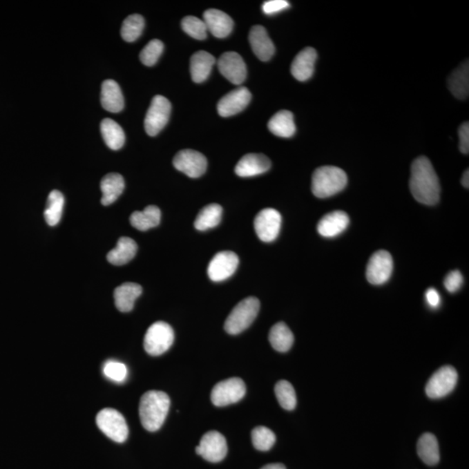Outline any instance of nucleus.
Instances as JSON below:
<instances>
[{
    "label": "nucleus",
    "mask_w": 469,
    "mask_h": 469,
    "mask_svg": "<svg viewBox=\"0 0 469 469\" xmlns=\"http://www.w3.org/2000/svg\"><path fill=\"white\" fill-rule=\"evenodd\" d=\"M411 193L417 202L426 205L437 204L440 199L441 186L433 165L426 157H420L411 166Z\"/></svg>",
    "instance_id": "obj_1"
},
{
    "label": "nucleus",
    "mask_w": 469,
    "mask_h": 469,
    "mask_svg": "<svg viewBox=\"0 0 469 469\" xmlns=\"http://www.w3.org/2000/svg\"><path fill=\"white\" fill-rule=\"evenodd\" d=\"M171 400L163 391L151 390L143 394L140 403V417L145 430L155 432L163 426L170 410Z\"/></svg>",
    "instance_id": "obj_2"
},
{
    "label": "nucleus",
    "mask_w": 469,
    "mask_h": 469,
    "mask_svg": "<svg viewBox=\"0 0 469 469\" xmlns=\"http://www.w3.org/2000/svg\"><path fill=\"white\" fill-rule=\"evenodd\" d=\"M347 183V177L342 169L322 166L312 175V192L318 198H327L339 193Z\"/></svg>",
    "instance_id": "obj_3"
},
{
    "label": "nucleus",
    "mask_w": 469,
    "mask_h": 469,
    "mask_svg": "<svg viewBox=\"0 0 469 469\" xmlns=\"http://www.w3.org/2000/svg\"><path fill=\"white\" fill-rule=\"evenodd\" d=\"M258 298H247L238 303L225 320L224 329L229 335H238L248 329L259 312Z\"/></svg>",
    "instance_id": "obj_4"
},
{
    "label": "nucleus",
    "mask_w": 469,
    "mask_h": 469,
    "mask_svg": "<svg viewBox=\"0 0 469 469\" xmlns=\"http://www.w3.org/2000/svg\"><path fill=\"white\" fill-rule=\"evenodd\" d=\"M97 427L106 437L116 443H122L126 441L129 428L122 414L114 408H104L97 414Z\"/></svg>",
    "instance_id": "obj_5"
},
{
    "label": "nucleus",
    "mask_w": 469,
    "mask_h": 469,
    "mask_svg": "<svg viewBox=\"0 0 469 469\" xmlns=\"http://www.w3.org/2000/svg\"><path fill=\"white\" fill-rule=\"evenodd\" d=\"M174 342V332L170 325L164 322L153 323L148 329L144 339L145 351L157 356L166 352Z\"/></svg>",
    "instance_id": "obj_6"
},
{
    "label": "nucleus",
    "mask_w": 469,
    "mask_h": 469,
    "mask_svg": "<svg viewBox=\"0 0 469 469\" xmlns=\"http://www.w3.org/2000/svg\"><path fill=\"white\" fill-rule=\"evenodd\" d=\"M171 111V103L166 97H153L144 119L145 131L149 136H157L164 129L170 119Z\"/></svg>",
    "instance_id": "obj_7"
},
{
    "label": "nucleus",
    "mask_w": 469,
    "mask_h": 469,
    "mask_svg": "<svg viewBox=\"0 0 469 469\" xmlns=\"http://www.w3.org/2000/svg\"><path fill=\"white\" fill-rule=\"evenodd\" d=\"M246 386L240 378H229L222 381L213 387L211 392L212 403L217 407L228 406L238 403L244 398Z\"/></svg>",
    "instance_id": "obj_8"
},
{
    "label": "nucleus",
    "mask_w": 469,
    "mask_h": 469,
    "mask_svg": "<svg viewBox=\"0 0 469 469\" xmlns=\"http://www.w3.org/2000/svg\"><path fill=\"white\" fill-rule=\"evenodd\" d=\"M458 374L454 367L444 366L430 377L426 385L427 396L431 399H439L448 396L457 386Z\"/></svg>",
    "instance_id": "obj_9"
},
{
    "label": "nucleus",
    "mask_w": 469,
    "mask_h": 469,
    "mask_svg": "<svg viewBox=\"0 0 469 469\" xmlns=\"http://www.w3.org/2000/svg\"><path fill=\"white\" fill-rule=\"evenodd\" d=\"M393 258L390 253L379 251L371 256L367 262L366 278L374 285H382L389 281L393 272Z\"/></svg>",
    "instance_id": "obj_10"
},
{
    "label": "nucleus",
    "mask_w": 469,
    "mask_h": 469,
    "mask_svg": "<svg viewBox=\"0 0 469 469\" xmlns=\"http://www.w3.org/2000/svg\"><path fill=\"white\" fill-rule=\"evenodd\" d=\"M281 214L275 209L267 208L259 212L255 218L254 227L260 240L271 242L278 237L281 229Z\"/></svg>",
    "instance_id": "obj_11"
},
{
    "label": "nucleus",
    "mask_w": 469,
    "mask_h": 469,
    "mask_svg": "<svg viewBox=\"0 0 469 469\" xmlns=\"http://www.w3.org/2000/svg\"><path fill=\"white\" fill-rule=\"evenodd\" d=\"M195 452L204 460L216 463L224 460L227 454V441L224 435L218 431L207 432L202 437L200 444L195 448Z\"/></svg>",
    "instance_id": "obj_12"
},
{
    "label": "nucleus",
    "mask_w": 469,
    "mask_h": 469,
    "mask_svg": "<svg viewBox=\"0 0 469 469\" xmlns=\"http://www.w3.org/2000/svg\"><path fill=\"white\" fill-rule=\"evenodd\" d=\"M239 258L232 251H221L214 256L208 266L209 278L213 282H222L237 271Z\"/></svg>",
    "instance_id": "obj_13"
},
{
    "label": "nucleus",
    "mask_w": 469,
    "mask_h": 469,
    "mask_svg": "<svg viewBox=\"0 0 469 469\" xmlns=\"http://www.w3.org/2000/svg\"><path fill=\"white\" fill-rule=\"evenodd\" d=\"M174 167L188 177L197 178L204 174L207 169V160L200 153L194 150L180 151L173 160Z\"/></svg>",
    "instance_id": "obj_14"
},
{
    "label": "nucleus",
    "mask_w": 469,
    "mask_h": 469,
    "mask_svg": "<svg viewBox=\"0 0 469 469\" xmlns=\"http://www.w3.org/2000/svg\"><path fill=\"white\" fill-rule=\"evenodd\" d=\"M218 66L222 75L232 84H241L247 76V68L244 59L237 52H228L222 54L218 59Z\"/></svg>",
    "instance_id": "obj_15"
},
{
    "label": "nucleus",
    "mask_w": 469,
    "mask_h": 469,
    "mask_svg": "<svg viewBox=\"0 0 469 469\" xmlns=\"http://www.w3.org/2000/svg\"><path fill=\"white\" fill-rule=\"evenodd\" d=\"M251 99V94L246 87H239L238 89L226 94L222 97L218 104V111L220 116L231 117L240 113L248 106Z\"/></svg>",
    "instance_id": "obj_16"
},
{
    "label": "nucleus",
    "mask_w": 469,
    "mask_h": 469,
    "mask_svg": "<svg viewBox=\"0 0 469 469\" xmlns=\"http://www.w3.org/2000/svg\"><path fill=\"white\" fill-rule=\"evenodd\" d=\"M271 162L265 155L251 153L245 155L235 168L236 174L241 178H251L268 171Z\"/></svg>",
    "instance_id": "obj_17"
},
{
    "label": "nucleus",
    "mask_w": 469,
    "mask_h": 469,
    "mask_svg": "<svg viewBox=\"0 0 469 469\" xmlns=\"http://www.w3.org/2000/svg\"><path fill=\"white\" fill-rule=\"evenodd\" d=\"M253 52L262 61H268L275 53V46L262 26H253L249 36Z\"/></svg>",
    "instance_id": "obj_18"
},
{
    "label": "nucleus",
    "mask_w": 469,
    "mask_h": 469,
    "mask_svg": "<svg viewBox=\"0 0 469 469\" xmlns=\"http://www.w3.org/2000/svg\"><path fill=\"white\" fill-rule=\"evenodd\" d=\"M204 21L208 31L218 39H224L231 35L234 26V22L231 17L217 9H209L205 11Z\"/></svg>",
    "instance_id": "obj_19"
},
{
    "label": "nucleus",
    "mask_w": 469,
    "mask_h": 469,
    "mask_svg": "<svg viewBox=\"0 0 469 469\" xmlns=\"http://www.w3.org/2000/svg\"><path fill=\"white\" fill-rule=\"evenodd\" d=\"M349 224L350 218L345 212L333 211L320 219L317 224V231L323 237L335 238L345 231Z\"/></svg>",
    "instance_id": "obj_20"
},
{
    "label": "nucleus",
    "mask_w": 469,
    "mask_h": 469,
    "mask_svg": "<svg viewBox=\"0 0 469 469\" xmlns=\"http://www.w3.org/2000/svg\"><path fill=\"white\" fill-rule=\"evenodd\" d=\"M317 59L316 50L307 47L295 57L291 65V73L296 79L306 81L312 77Z\"/></svg>",
    "instance_id": "obj_21"
},
{
    "label": "nucleus",
    "mask_w": 469,
    "mask_h": 469,
    "mask_svg": "<svg viewBox=\"0 0 469 469\" xmlns=\"http://www.w3.org/2000/svg\"><path fill=\"white\" fill-rule=\"evenodd\" d=\"M143 289L135 283H124L114 290L115 305L121 312H130L135 302L140 298Z\"/></svg>",
    "instance_id": "obj_22"
},
{
    "label": "nucleus",
    "mask_w": 469,
    "mask_h": 469,
    "mask_svg": "<svg viewBox=\"0 0 469 469\" xmlns=\"http://www.w3.org/2000/svg\"><path fill=\"white\" fill-rule=\"evenodd\" d=\"M101 104L110 113H119L124 109V97L119 84L113 79L104 81L101 90Z\"/></svg>",
    "instance_id": "obj_23"
},
{
    "label": "nucleus",
    "mask_w": 469,
    "mask_h": 469,
    "mask_svg": "<svg viewBox=\"0 0 469 469\" xmlns=\"http://www.w3.org/2000/svg\"><path fill=\"white\" fill-rule=\"evenodd\" d=\"M216 62L211 53L199 50L191 59V74L195 83H202L210 76L212 67Z\"/></svg>",
    "instance_id": "obj_24"
},
{
    "label": "nucleus",
    "mask_w": 469,
    "mask_h": 469,
    "mask_svg": "<svg viewBox=\"0 0 469 469\" xmlns=\"http://www.w3.org/2000/svg\"><path fill=\"white\" fill-rule=\"evenodd\" d=\"M448 89L458 99H467L469 94L468 60L459 66L448 77Z\"/></svg>",
    "instance_id": "obj_25"
},
{
    "label": "nucleus",
    "mask_w": 469,
    "mask_h": 469,
    "mask_svg": "<svg viewBox=\"0 0 469 469\" xmlns=\"http://www.w3.org/2000/svg\"><path fill=\"white\" fill-rule=\"evenodd\" d=\"M101 191L103 195L101 202L104 207L113 204L124 189V180L122 175L117 173H110L104 175L100 184Z\"/></svg>",
    "instance_id": "obj_26"
},
{
    "label": "nucleus",
    "mask_w": 469,
    "mask_h": 469,
    "mask_svg": "<svg viewBox=\"0 0 469 469\" xmlns=\"http://www.w3.org/2000/svg\"><path fill=\"white\" fill-rule=\"evenodd\" d=\"M137 251V245L133 239L121 238L116 247L108 253L107 260L113 265H124L134 258Z\"/></svg>",
    "instance_id": "obj_27"
},
{
    "label": "nucleus",
    "mask_w": 469,
    "mask_h": 469,
    "mask_svg": "<svg viewBox=\"0 0 469 469\" xmlns=\"http://www.w3.org/2000/svg\"><path fill=\"white\" fill-rule=\"evenodd\" d=\"M417 453L425 464L437 465L440 461V451L437 437L430 433L421 435L417 443Z\"/></svg>",
    "instance_id": "obj_28"
},
{
    "label": "nucleus",
    "mask_w": 469,
    "mask_h": 469,
    "mask_svg": "<svg viewBox=\"0 0 469 469\" xmlns=\"http://www.w3.org/2000/svg\"><path fill=\"white\" fill-rule=\"evenodd\" d=\"M269 130L276 136L290 137L296 133V124L292 113L280 111L273 116L268 124Z\"/></svg>",
    "instance_id": "obj_29"
},
{
    "label": "nucleus",
    "mask_w": 469,
    "mask_h": 469,
    "mask_svg": "<svg viewBox=\"0 0 469 469\" xmlns=\"http://www.w3.org/2000/svg\"><path fill=\"white\" fill-rule=\"evenodd\" d=\"M160 220L161 211L155 205L147 207L143 211H135L130 218L131 225L141 231L157 227L160 224Z\"/></svg>",
    "instance_id": "obj_30"
},
{
    "label": "nucleus",
    "mask_w": 469,
    "mask_h": 469,
    "mask_svg": "<svg viewBox=\"0 0 469 469\" xmlns=\"http://www.w3.org/2000/svg\"><path fill=\"white\" fill-rule=\"evenodd\" d=\"M101 133L108 147L111 150L117 151L123 147L126 142L122 127L111 119H106L100 124Z\"/></svg>",
    "instance_id": "obj_31"
},
{
    "label": "nucleus",
    "mask_w": 469,
    "mask_h": 469,
    "mask_svg": "<svg viewBox=\"0 0 469 469\" xmlns=\"http://www.w3.org/2000/svg\"><path fill=\"white\" fill-rule=\"evenodd\" d=\"M269 341L278 352H287L294 343V336L285 323H278L269 332Z\"/></svg>",
    "instance_id": "obj_32"
},
{
    "label": "nucleus",
    "mask_w": 469,
    "mask_h": 469,
    "mask_svg": "<svg viewBox=\"0 0 469 469\" xmlns=\"http://www.w3.org/2000/svg\"><path fill=\"white\" fill-rule=\"evenodd\" d=\"M222 209L220 205L211 204L202 208L195 218L194 225L198 231H204L220 224Z\"/></svg>",
    "instance_id": "obj_33"
},
{
    "label": "nucleus",
    "mask_w": 469,
    "mask_h": 469,
    "mask_svg": "<svg viewBox=\"0 0 469 469\" xmlns=\"http://www.w3.org/2000/svg\"><path fill=\"white\" fill-rule=\"evenodd\" d=\"M65 198L61 192L52 191L47 199L46 208L45 210V218L47 224L50 226H55L59 224L61 219Z\"/></svg>",
    "instance_id": "obj_34"
},
{
    "label": "nucleus",
    "mask_w": 469,
    "mask_h": 469,
    "mask_svg": "<svg viewBox=\"0 0 469 469\" xmlns=\"http://www.w3.org/2000/svg\"><path fill=\"white\" fill-rule=\"evenodd\" d=\"M276 399L283 408L293 410L296 406V394L294 387L288 381H279L275 386Z\"/></svg>",
    "instance_id": "obj_35"
},
{
    "label": "nucleus",
    "mask_w": 469,
    "mask_h": 469,
    "mask_svg": "<svg viewBox=\"0 0 469 469\" xmlns=\"http://www.w3.org/2000/svg\"><path fill=\"white\" fill-rule=\"evenodd\" d=\"M144 19L140 15L127 17L121 28V36L126 42H133L137 40L143 32Z\"/></svg>",
    "instance_id": "obj_36"
},
{
    "label": "nucleus",
    "mask_w": 469,
    "mask_h": 469,
    "mask_svg": "<svg viewBox=\"0 0 469 469\" xmlns=\"http://www.w3.org/2000/svg\"><path fill=\"white\" fill-rule=\"evenodd\" d=\"M252 443L259 451H268L274 446L276 434L269 428L259 426L254 428L251 433Z\"/></svg>",
    "instance_id": "obj_37"
},
{
    "label": "nucleus",
    "mask_w": 469,
    "mask_h": 469,
    "mask_svg": "<svg viewBox=\"0 0 469 469\" xmlns=\"http://www.w3.org/2000/svg\"><path fill=\"white\" fill-rule=\"evenodd\" d=\"M182 28H183L185 33L192 38L202 40L207 39V27L205 25L204 20L197 18L194 16L185 17L182 20Z\"/></svg>",
    "instance_id": "obj_38"
},
{
    "label": "nucleus",
    "mask_w": 469,
    "mask_h": 469,
    "mask_svg": "<svg viewBox=\"0 0 469 469\" xmlns=\"http://www.w3.org/2000/svg\"><path fill=\"white\" fill-rule=\"evenodd\" d=\"M164 44L158 39L151 40L140 52V60L146 66H153L163 53Z\"/></svg>",
    "instance_id": "obj_39"
},
{
    "label": "nucleus",
    "mask_w": 469,
    "mask_h": 469,
    "mask_svg": "<svg viewBox=\"0 0 469 469\" xmlns=\"http://www.w3.org/2000/svg\"><path fill=\"white\" fill-rule=\"evenodd\" d=\"M103 370L109 379L117 383L124 382L128 373L126 366L117 361H108L104 364Z\"/></svg>",
    "instance_id": "obj_40"
},
{
    "label": "nucleus",
    "mask_w": 469,
    "mask_h": 469,
    "mask_svg": "<svg viewBox=\"0 0 469 469\" xmlns=\"http://www.w3.org/2000/svg\"><path fill=\"white\" fill-rule=\"evenodd\" d=\"M462 285H463V276H462L461 273L459 271H453L448 273L446 278L444 280L445 288L450 293L457 292L461 289Z\"/></svg>",
    "instance_id": "obj_41"
},
{
    "label": "nucleus",
    "mask_w": 469,
    "mask_h": 469,
    "mask_svg": "<svg viewBox=\"0 0 469 469\" xmlns=\"http://www.w3.org/2000/svg\"><path fill=\"white\" fill-rule=\"evenodd\" d=\"M289 8V3L286 0H269L263 3L262 6V12L267 15H276Z\"/></svg>",
    "instance_id": "obj_42"
},
{
    "label": "nucleus",
    "mask_w": 469,
    "mask_h": 469,
    "mask_svg": "<svg viewBox=\"0 0 469 469\" xmlns=\"http://www.w3.org/2000/svg\"><path fill=\"white\" fill-rule=\"evenodd\" d=\"M459 137H460V151L462 153H469V124L465 122L459 128Z\"/></svg>",
    "instance_id": "obj_43"
},
{
    "label": "nucleus",
    "mask_w": 469,
    "mask_h": 469,
    "mask_svg": "<svg viewBox=\"0 0 469 469\" xmlns=\"http://www.w3.org/2000/svg\"><path fill=\"white\" fill-rule=\"evenodd\" d=\"M426 300L432 308H437L440 305L441 298L439 293L433 288L428 289L426 291Z\"/></svg>",
    "instance_id": "obj_44"
},
{
    "label": "nucleus",
    "mask_w": 469,
    "mask_h": 469,
    "mask_svg": "<svg viewBox=\"0 0 469 469\" xmlns=\"http://www.w3.org/2000/svg\"><path fill=\"white\" fill-rule=\"evenodd\" d=\"M461 184H462V185H463V186L465 188L468 189V187H469V171H468V170L465 171L463 175H462Z\"/></svg>",
    "instance_id": "obj_45"
},
{
    "label": "nucleus",
    "mask_w": 469,
    "mask_h": 469,
    "mask_svg": "<svg viewBox=\"0 0 469 469\" xmlns=\"http://www.w3.org/2000/svg\"><path fill=\"white\" fill-rule=\"evenodd\" d=\"M261 469H286L285 466L281 463L268 464Z\"/></svg>",
    "instance_id": "obj_46"
}]
</instances>
